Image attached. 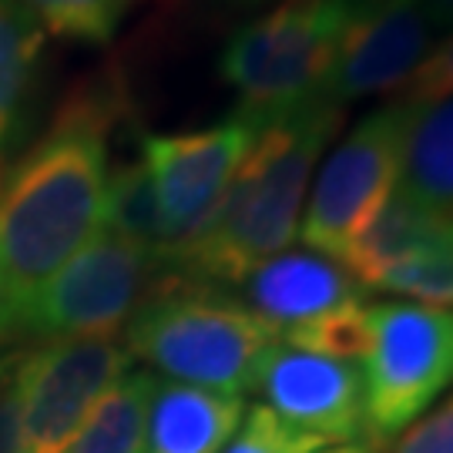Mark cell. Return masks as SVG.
I'll return each instance as SVG.
<instances>
[{
	"label": "cell",
	"mask_w": 453,
	"mask_h": 453,
	"mask_svg": "<svg viewBox=\"0 0 453 453\" xmlns=\"http://www.w3.org/2000/svg\"><path fill=\"white\" fill-rule=\"evenodd\" d=\"M165 269L145 249L101 228L17 316V333L37 340L114 336L128 326Z\"/></svg>",
	"instance_id": "obj_8"
},
{
	"label": "cell",
	"mask_w": 453,
	"mask_h": 453,
	"mask_svg": "<svg viewBox=\"0 0 453 453\" xmlns=\"http://www.w3.org/2000/svg\"><path fill=\"white\" fill-rule=\"evenodd\" d=\"M400 185L423 205L453 219V95L410 108Z\"/></svg>",
	"instance_id": "obj_16"
},
{
	"label": "cell",
	"mask_w": 453,
	"mask_h": 453,
	"mask_svg": "<svg viewBox=\"0 0 453 453\" xmlns=\"http://www.w3.org/2000/svg\"><path fill=\"white\" fill-rule=\"evenodd\" d=\"M434 31H453V0H420Z\"/></svg>",
	"instance_id": "obj_25"
},
{
	"label": "cell",
	"mask_w": 453,
	"mask_h": 453,
	"mask_svg": "<svg viewBox=\"0 0 453 453\" xmlns=\"http://www.w3.org/2000/svg\"><path fill=\"white\" fill-rule=\"evenodd\" d=\"M450 95H453V37L443 41L437 50H430V58L396 91V101L417 108V104H434V101H443V97Z\"/></svg>",
	"instance_id": "obj_22"
},
{
	"label": "cell",
	"mask_w": 453,
	"mask_h": 453,
	"mask_svg": "<svg viewBox=\"0 0 453 453\" xmlns=\"http://www.w3.org/2000/svg\"><path fill=\"white\" fill-rule=\"evenodd\" d=\"M44 31L20 0H0V158L14 145L41 81Z\"/></svg>",
	"instance_id": "obj_15"
},
{
	"label": "cell",
	"mask_w": 453,
	"mask_h": 453,
	"mask_svg": "<svg viewBox=\"0 0 453 453\" xmlns=\"http://www.w3.org/2000/svg\"><path fill=\"white\" fill-rule=\"evenodd\" d=\"M393 453H453V393L434 413L410 423Z\"/></svg>",
	"instance_id": "obj_23"
},
{
	"label": "cell",
	"mask_w": 453,
	"mask_h": 453,
	"mask_svg": "<svg viewBox=\"0 0 453 453\" xmlns=\"http://www.w3.org/2000/svg\"><path fill=\"white\" fill-rule=\"evenodd\" d=\"M342 0H279L228 37L219 71L252 125L323 101L336 65Z\"/></svg>",
	"instance_id": "obj_4"
},
{
	"label": "cell",
	"mask_w": 453,
	"mask_h": 453,
	"mask_svg": "<svg viewBox=\"0 0 453 453\" xmlns=\"http://www.w3.org/2000/svg\"><path fill=\"white\" fill-rule=\"evenodd\" d=\"M131 370V353L114 336L48 340L20 353L14 370L24 453H65L97 400Z\"/></svg>",
	"instance_id": "obj_10"
},
{
	"label": "cell",
	"mask_w": 453,
	"mask_h": 453,
	"mask_svg": "<svg viewBox=\"0 0 453 453\" xmlns=\"http://www.w3.org/2000/svg\"><path fill=\"white\" fill-rule=\"evenodd\" d=\"M104 228L128 239L131 245L145 249L151 259L162 265L165 239H162V219L151 192V179L142 162V155L134 162H121L108 179V215Z\"/></svg>",
	"instance_id": "obj_18"
},
{
	"label": "cell",
	"mask_w": 453,
	"mask_h": 453,
	"mask_svg": "<svg viewBox=\"0 0 453 453\" xmlns=\"http://www.w3.org/2000/svg\"><path fill=\"white\" fill-rule=\"evenodd\" d=\"M256 128L259 125H252L249 118L232 114L228 121L202 131L142 138V162L162 219L165 273L179 265L215 219L239 165L252 148Z\"/></svg>",
	"instance_id": "obj_9"
},
{
	"label": "cell",
	"mask_w": 453,
	"mask_h": 453,
	"mask_svg": "<svg viewBox=\"0 0 453 453\" xmlns=\"http://www.w3.org/2000/svg\"><path fill=\"white\" fill-rule=\"evenodd\" d=\"M256 389L275 417L319 443H353L363 434V370L357 359L273 342L256 372Z\"/></svg>",
	"instance_id": "obj_12"
},
{
	"label": "cell",
	"mask_w": 453,
	"mask_h": 453,
	"mask_svg": "<svg viewBox=\"0 0 453 453\" xmlns=\"http://www.w3.org/2000/svg\"><path fill=\"white\" fill-rule=\"evenodd\" d=\"M410 108L393 101L366 114L333 148L306 195L299 235L306 249L340 262L370 219L387 205L403 179Z\"/></svg>",
	"instance_id": "obj_7"
},
{
	"label": "cell",
	"mask_w": 453,
	"mask_h": 453,
	"mask_svg": "<svg viewBox=\"0 0 453 453\" xmlns=\"http://www.w3.org/2000/svg\"><path fill=\"white\" fill-rule=\"evenodd\" d=\"M17 336L14 333V306H11V299H7V292L0 289V346Z\"/></svg>",
	"instance_id": "obj_26"
},
{
	"label": "cell",
	"mask_w": 453,
	"mask_h": 453,
	"mask_svg": "<svg viewBox=\"0 0 453 453\" xmlns=\"http://www.w3.org/2000/svg\"><path fill=\"white\" fill-rule=\"evenodd\" d=\"M323 447L326 443H319L316 437L275 417L269 406H252L222 453H316Z\"/></svg>",
	"instance_id": "obj_21"
},
{
	"label": "cell",
	"mask_w": 453,
	"mask_h": 453,
	"mask_svg": "<svg viewBox=\"0 0 453 453\" xmlns=\"http://www.w3.org/2000/svg\"><path fill=\"white\" fill-rule=\"evenodd\" d=\"M434 27L420 0H342V31L336 65L323 101H346L400 91L430 58Z\"/></svg>",
	"instance_id": "obj_11"
},
{
	"label": "cell",
	"mask_w": 453,
	"mask_h": 453,
	"mask_svg": "<svg viewBox=\"0 0 453 453\" xmlns=\"http://www.w3.org/2000/svg\"><path fill=\"white\" fill-rule=\"evenodd\" d=\"M453 232V219L443 211L423 205L420 198L396 185L387 205L370 219V226L359 232L346 249L342 265L366 289H376L393 269H400L417 256L430 252Z\"/></svg>",
	"instance_id": "obj_13"
},
{
	"label": "cell",
	"mask_w": 453,
	"mask_h": 453,
	"mask_svg": "<svg viewBox=\"0 0 453 453\" xmlns=\"http://www.w3.org/2000/svg\"><path fill=\"white\" fill-rule=\"evenodd\" d=\"M342 125V108L309 101L256 128L252 148L198 242L172 269L211 286H239L299 235L316 162Z\"/></svg>",
	"instance_id": "obj_2"
},
{
	"label": "cell",
	"mask_w": 453,
	"mask_h": 453,
	"mask_svg": "<svg viewBox=\"0 0 453 453\" xmlns=\"http://www.w3.org/2000/svg\"><path fill=\"white\" fill-rule=\"evenodd\" d=\"M0 172H4V165H0Z\"/></svg>",
	"instance_id": "obj_29"
},
{
	"label": "cell",
	"mask_w": 453,
	"mask_h": 453,
	"mask_svg": "<svg viewBox=\"0 0 453 453\" xmlns=\"http://www.w3.org/2000/svg\"><path fill=\"white\" fill-rule=\"evenodd\" d=\"M363 434L372 447L403 434L453 387V309L423 303L370 306L363 349Z\"/></svg>",
	"instance_id": "obj_5"
},
{
	"label": "cell",
	"mask_w": 453,
	"mask_h": 453,
	"mask_svg": "<svg viewBox=\"0 0 453 453\" xmlns=\"http://www.w3.org/2000/svg\"><path fill=\"white\" fill-rule=\"evenodd\" d=\"M17 363H20V353H4V357H0V396H4V389L11 387Z\"/></svg>",
	"instance_id": "obj_27"
},
{
	"label": "cell",
	"mask_w": 453,
	"mask_h": 453,
	"mask_svg": "<svg viewBox=\"0 0 453 453\" xmlns=\"http://www.w3.org/2000/svg\"><path fill=\"white\" fill-rule=\"evenodd\" d=\"M148 370H128L114 383L65 453H148V406L155 393Z\"/></svg>",
	"instance_id": "obj_17"
},
{
	"label": "cell",
	"mask_w": 453,
	"mask_h": 453,
	"mask_svg": "<svg viewBox=\"0 0 453 453\" xmlns=\"http://www.w3.org/2000/svg\"><path fill=\"white\" fill-rule=\"evenodd\" d=\"M316 453H376L372 443H336V447H329V450H316Z\"/></svg>",
	"instance_id": "obj_28"
},
{
	"label": "cell",
	"mask_w": 453,
	"mask_h": 453,
	"mask_svg": "<svg viewBox=\"0 0 453 453\" xmlns=\"http://www.w3.org/2000/svg\"><path fill=\"white\" fill-rule=\"evenodd\" d=\"M245 420V403L235 393L155 383L148 406V453H222Z\"/></svg>",
	"instance_id": "obj_14"
},
{
	"label": "cell",
	"mask_w": 453,
	"mask_h": 453,
	"mask_svg": "<svg viewBox=\"0 0 453 453\" xmlns=\"http://www.w3.org/2000/svg\"><path fill=\"white\" fill-rule=\"evenodd\" d=\"M0 453H24V440H20V420H17V396L14 380L0 396Z\"/></svg>",
	"instance_id": "obj_24"
},
{
	"label": "cell",
	"mask_w": 453,
	"mask_h": 453,
	"mask_svg": "<svg viewBox=\"0 0 453 453\" xmlns=\"http://www.w3.org/2000/svg\"><path fill=\"white\" fill-rule=\"evenodd\" d=\"M41 31L81 41V44H108L121 20L128 17L134 0H20Z\"/></svg>",
	"instance_id": "obj_19"
},
{
	"label": "cell",
	"mask_w": 453,
	"mask_h": 453,
	"mask_svg": "<svg viewBox=\"0 0 453 453\" xmlns=\"http://www.w3.org/2000/svg\"><path fill=\"white\" fill-rule=\"evenodd\" d=\"M245 306L286 346L359 359L370 333L366 286L342 262L312 249H286L239 282Z\"/></svg>",
	"instance_id": "obj_6"
},
{
	"label": "cell",
	"mask_w": 453,
	"mask_h": 453,
	"mask_svg": "<svg viewBox=\"0 0 453 453\" xmlns=\"http://www.w3.org/2000/svg\"><path fill=\"white\" fill-rule=\"evenodd\" d=\"M376 289L410 296L423 306H453V232L430 252L393 269Z\"/></svg>",
	"instance_id": "obj_20"
},
{
	"label": "cell",
	"mask_w": 453,
	"mask_h": 453,
	"mask_svg": "<svg viewBox=\"0 0 453 453\" xmlns=\"http://www.w3.org/2000/svg\"><path fill=\"white\" fill-rule=\"evenodd\" d=\"M111 101L71 97L50 128L0 172V289L20 309L104 228Z\"/></svg>",
	"instance_id": "obj_1"
},
{
	"label": "cell",
	"mask_w": 453,
	"mask_h": 453,
	"mask_svg": "<svg viewBox=\"0 0 453 453\" xmlns=\"http://www.w3.org/2000/svg\"><path fill=\"white\" fill-rule=\"evenodd\" d=\"M273 329L242 299L202 279L162 273L125 326V349L175 383L242 396L256 389Z\"/></svg>",
	"instance_id": "obj_3"
}]
</instances>
